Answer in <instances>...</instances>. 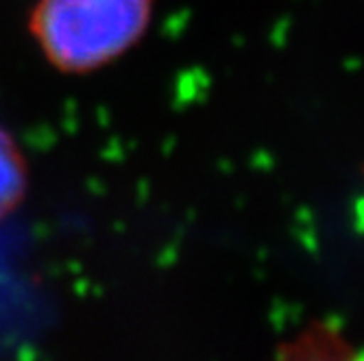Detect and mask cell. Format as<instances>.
<instances>
[{"label": "cell", "mask_w": 364, "mask_h": 361, "mask_svg": "<svg viewBox=\"0 0 364 361\" xmlns=\"http://www.w3.org/2000/svg\"><path fill=\"white\" fill-rule=\"evenodd\" d=\"M26 189V166L20 148L0 128V222L22 201Z\"/></svg>", "instance_id": "obj_2"}, {"label": "cell", "mask_w": 364, "mask_h": 361, "mask_svg": "<svg viewBox=\"0 0 364 361\" xmlns=\"http://www.w3.org/2000/svg\"><path fill=\"white\" fill-rule=\"evenodd\" d=\"M155 0H40L31 30L55 68L92 72L134 48L153 22Z\"/></svg>", "instance_id": "obj_1"}]
</instances>
